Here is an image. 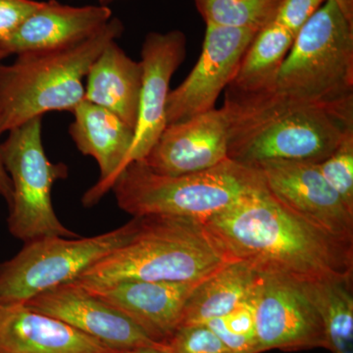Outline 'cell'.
I'll return each mask as SVG.
<instances>
[{"label": "cell", "instance_id": "14", "mask_svg": "<svg viewBox=\"0 0 353 353\" xmlns=\"http://www.w3.org/2000/svg\"><path fill=\"white\" fill-rule=\"evenodd\" d=\"M229 127L224 109H213L167 125L143 160L150 170L167 176L208 170L229 159Z\"/></svg>", "mask_w": 353, "mask_h": 353}, {"label": "cell", "instance_id": "1", "mask_svg": "<svg viewBox=\"0 0 353 353\" xmlns=\"http://www.w3.org/2000/svg\"><path fill=\"white\" fill-rule=\"evenodd\" d=\"M230 256L297 282L353 277V243L294 214L266 187L203 222Z\"/></svg>", "mask_w": 353, "mask_h": 353}, {"label": "cell", "instance_id": "23", "mask_svg": "<svg viewBox=\"0 0 353 353\" xmlns=\"http://www.w3.org/2000/svg\"><path fill=\"white\" fill-rule=\"evenodd\" d=\"M206 25L259 32L270 23L278 0H194Z\"/></svg>", "mask_w": 353, "mask_h": 353}, {"label": "cell", "instance_id": "28", "mask_svg": "<svg viewBox=\"0 0 353 353\" xmlns=\"http://www.w3.org/2000/svg\"><path fill=\"white\" fill-rule=\"evenodd\" d=\"M41 3L36 0H0V46L12 38Z\"/></svg>", "mask_w": 353, "mask_h": 353}, {"label": "cell", "instance_id": "18", "mask_svg": "<svg viewBox=\"0 0 353 353\" xmlns=\"http://www.w3.org/2000/svg\"><path fill=\"white\" fill-rule=\"evenodd\" d=\"M0 353H121L24 303L0 304Z\"/></svg>", "mask_w": 353, "mask_h": 353}, {"label": "cell", "instance_id": "34", "mask_svg": "<svg viewBox=\"0 0 353 353\" xmlns=\"http://www.w3.org/2000/svg\"><path fill=\"white\" fill-rule=\"evenodd\" d=\"M278 1H280V0H278Z\"/></svg>", "mask_w": 353, "mask_h": 353}, {"label": "cell", "instance_id": "22", "mask_svg": "<svg viewBox=\"0 0 353 353\" xmlns=\"http://www.w3.org/2000/svg\"><path fill=\"white\" fill-rule=\"evenodd\" d=\"M353 277L299 282L320 316L328 350L353 353Z\"/></svg>", "mask_w": 353, "mask_h": 353}, {"label": "cell", "instance_id": "19", "mask_svg": "<svg viewBox=\"0 0 353 353\" xmlns=\"http://www.w3.org/2000/svg\"><path fill=\"white\" fill-rule=\"evenodd\" d=\"M85 78L83 101L108 109L134 131L143 81L141 61L132 60L116 41H111L94 60Z\"/></svg>", "mask_w": 353, "mask_h": 353}, {"label": "cell", "instance_id": "17", "mask_svg": "<svg viewBox=\"0 0 353 353\" xmlns=\"http://www.w3.org/2000/svg\"><path fill=\"white\" fill-rule=\"evenodd\" d=\"M112 19L108 7L64 6L57 0L41 1L6 43L7 54L60 50L82 43Z\"/></svg>", "mask_w": 353, "mask_h": 353}, {"label": "cell", "instance_id": "25", "mask_svg": "<svg viewBox=\"0 0 353 353\" xmlns=\"http://www.w3.org/2000/svg\"><path fill=\"white\" fill-rule=\"evenodd\" d=\"M317 165L327 183L353 208V134Z\"/></svg>", "mask_w": 353, "mask_h": 353}, {"label": "cell", "instance_id": "13", "mask_svg": "<svg viewBox=\"0 0 353 353\" xmlns=\"http://www.w3.org/2000/svg\"><path fill=\"white\" fill-rule=\"evenodd\" d=\"M185 52L187 39L181 31L150 32L146 36L141 48L143 81L138 120L123 170L131 162L143 161L166 128L171 79L183 63Z\"/></svg>", "mask_w": 353, "mask_h": 353}, {"label": "cell", "instance_id": "26", "mask_svg": "<svg viewBox=\"0 0 353 353\" xmlns=\"http://www.w3.org/2000/svg\"><path fill=\"white\" fill-rule=\"evenodd\" d=\"M167 345L171 353H232L206 325L179 327Z\"/></svg>", "mask_w": 353, "mask_h": 353}, {"label": "cell", "instance_id": "16", "mask_svg": "<svg viewBox=\"0 0 353 353\" xmlns=\"http://www.w3.org/2000/svg\"><path fill=\"white\" fill-rule=\"evenodd\" d=\"M72 113L70 136L83 154L94 158L101 178L85 192L83 203L92 206L112 189L123 170L134 139V129L108 109L83 101Z\"/></svg>", "mask_w": 353, "mask_h": 353}, {"label": "cell", "instance_id": "21", "mask_svg": "<svg viewBox=\"0 0 353 353\" xmlns=\"http://www.w3.org/2000/svg\"><path fill=\"white\" fill-rule=\"evenodd\" d=\"M294 39V34L273 21L264 26L248 46L228 88L243 94L274 90Z\"/></svg>", "mask_w": 353, "mask_h": 353}, {"label": "cell", "instance_id": "6", "mask_svg": "<svg viewBox=\"0 0 353 353\" xmlns=\"http://www.w3.org/2000/svg\"><path fill=\"white\" fill-rule=\"evenodd\" d=\"M274 90L299 101L353 103V22L334 0L297 32Z\"/></svg>", "mask_w": 353, "mask_h": 353}, {"label": "cell", "instance_id": "9", "mask_svg": "<svg viewBox=\"0 0 353 353\" xmlns=\"http://www.w3.org/2000/svg\"><path fill=\"white\" fill-rule=\"evenodd\" d=\"M254 309L259 353L328 348L321 316L297 281L260 272Z\"/></svg>", "mask_w": 353, "mask_h": 353}, {"label": "cell", "instance_id": "3", "mask_svg": "<svg viewBox=\"0 0 353 353\" xmlns=\"http://www.w3.org/2000/svg\"><path fill=\"white\" fill-rule=\"evenodd\" d=\"M134 218L132 238L74 283L88 292L123 281L199 284L236 261L201 221L163 215Z\"/></svg>", "mask_w": 353, "mask_h": 353}, {"label": "cell", "instance_id": "10", "mask_svg": "<svg viewBox=\"0 0 353 353\" xmlns=\"http://www.w3.org/2000/svg\"><path fill=\"white\" fill-rule=\"evenodd\" d=\"M257 32L206 25L201 57L176 90L169 94L167 125L183 122L215 109L221 92L232 83L241 58Z\"/></svg>", "mask_w": 353, "mask_h": 353}, {"label": "cell", "instance_id": "7", "mask_svg": "<svg viewBox=\"0 0 353 353\" xmlns=\"http://www.w3.org/2000/svg\"><path fill=\"white\" fill-rule=\"evenodd\" d=\"M43 117L11 130L2 145V162L12 185L8 229L18 240L31 241L44 236L77 238L58 219L52 201L53 185L68 176L63 163H53L44 152Z\"/></svg>", "mask_w": 353, "mask_h": 353}, {"label": "cell", "instance_id": "12", "mask_svg": "<svg viewBox=\"0 0 353 353\" xmlns=\"http://www.w3.org/2000/svg\"><path fill=\"white\" fill-rule=\"evenodd\" d=\"M24 304L119 352L165 345L153 340L126 315L74 282L46 290Z\"/></svg>", "mask_w": 353, "mask_h": 353}, {"label": "cell", "instance_id": "33", "mask_svg": "<svg viewBox=\"0 0 353 353\" xmlns=\"http://www.w3.org/2000/svg\"><path fill=\"white\" fill-rule=\"evenodd\" d=\"M99 1H101V2H105V1H109V0H99Z\"/></svg>", "mask_w": 353, "mask_h": 353}, {"label": "cell", "instance_id": "5", "mask_svg": "<svg viewBox=\"0 0 353 353\" xmlns=\"http://www.w3.org/2000/svg\"><path fill=\"white\" fill-rule=\"evenodd\" d=\"M264 187L257 169L228 159L185 175L155 173L131 162L112 185L118 206L132 217L174 216L205 222Z\"/></svg>", "mask_w": 353, "mask_h": 353}, {"label": "cell", "instance_id": "30", "mask_svg": "<svg viewBox=\"0 0 353 353\" xmlns=\"http://www.w3.org/2000/svg\"><path fill=\"white\" fill-rule=\"evenodd\" d=\"M121 353H171L168 345H158L153 347L137 348V350H129V352Z\"/></svg>", "mask_w": 353, "mask_h": 353}, {"label": "cell", "instance_id": "2", "mask_svg": "<svg viewBox=\"0 0 353 353\" xmlns=\"http://www.w3.org/2000/svg\"><path fill=\"white\" fill-rule=\"evenodd\" d=\"M228 157L256 168L264 162L327 159L353 134V103L299 101L277 90L243 94L228 88Z\"/></svg>", "mask_w": 353, "mask_h": 353}, {"label": "cell", "instance_id": "29", "mask_svg": "<svg viewBox=\"0 0 353 353\" xmlns=\"http://www.w3.org/2000/svg\"><path fill=\"white\" fill-rule=\"evenodd\" d=\"M0 196L6 199L8 205L10 204L12 199V185L2 162L1 150H0Z\"/></svg>", "mask_w": 353, "mask_h": 353}, {"label": "cell", "instance_id": "11", "mask_svg": "<svg viewBox=\"0 0 353 353\" xmlns=\"http://www.w3.org/2000/svg\"><path fill=\"white\" fill-rule=\"evenodd\" d=\"M254 169L267 190L292 212L353 243V208L327 183L317 164L275 160Z\"/></svg>", "mask_w": 353, "mask_h": 353}, {"label": "cell", "instance_id": "8", "mask_svg": "<svg viewBox=\"0 0 353 353\" xmlns=\"http://www.w3.org/2000/svg\"><path fill=\"white\" fill-rule=\"evenodd\" d=\"M134 218L124 226L90 238L44 236L25 243L0 263V304L25 303L46 290L74 282L132 238Z\"/></svg>", "mask_w": 353, "mask_h": 353}, {"label": "cell", "instance_id": "20", "mask_svg": "<svg viewBox=\"0 0 353 353\" xmlns=\"http://www.w3.org/2000/svg\"><path fill=\"white\" fill-rule=\"evenodd\" d=\"M261 273L250 262H231L202 281L183 309L181 326L206 325L233 312L252 294Z\"/></svg>", "mask_w": 353, "mask_h": 353}, {"label": "cell", "instance_id": "31", "mask_svg": "<svg viewBox=\"0 0 353 353\" xmlns=\"http://www.w3.org/2000/svg\"><path fill=\"white\" fill-rule=\"evenodd\" d=\"M348 20L353 22V0H334Z\"/></svg>", "mask_w": 353, "mask_h": 353}, {"label": "cell", "instance_id": "15", "mask_svg": "<svg viewBox=\"0 0 353 353\" xmlns=\"http://www.w3.org/2000/svg\"><path fill=\"white\" fill-rule=\"evenodd\" d=\"M199 284L123 281L90 292L137 323L153 340L167 343L181 326L185 303Z\"/></svg>", "mask_w": 353, "mask_h": 353}, {"label": "cell", "instance_id": "24", "mask_svg": "<svg viewBox=\"0 0 353 353\" xmlns=\"http://www.w3.org/2000/svg\"><path fill=\"white\" fill-rule=\"evenodd\" d=\"M259 284L252 294L233 312L206 324L232 353H259L254 327L255 301Z\"/></svg>", "mask_w": 353, "mask_h": 353}, {"label": "cell", "instance_id": "4", "mask_svg": "<svg viewBox=\"0 0 353 353\" xmlns=\"http://www.w3.org/2000/svg\"><path fill=\"white\" fill-rule=\"evenodd\" d=\"M124 31L112 18L82 43L60 50L17 54L0 65V134L51 111H73L85 99L83 78L111 41Z\"/></svg>", "mask_w": 353, "mask_h": 353}, {"label": "cell", "instance_id": "27", "mask_svg": "<svg viewBox=\"0 0 353 353\" xmlns=\"http://www.w3.org/2000/svg\"><path fill=\"white\" fill-rule=\"evenodd\" d=\"M326 0H280L273 22L296 36Z\"/></svg>", "mask_w": 353, "mask_h": 353}, {"label": "cell", "instance_id": "32", "mask_svg": "<svg viewBox=\"0 0 353 353\" xmlns=\"http://www.w3.org/2000/svg\"><path fill=\"white\" fill-rule=\"evenodd\" d=\"M8 57V54L6 52V50H2L1 48H0V62L2 61V60L4 59V58ZM1 65V64H0Z\"/></svg>", "mask_w": 353, "mask_h": 353}]
</instances>
